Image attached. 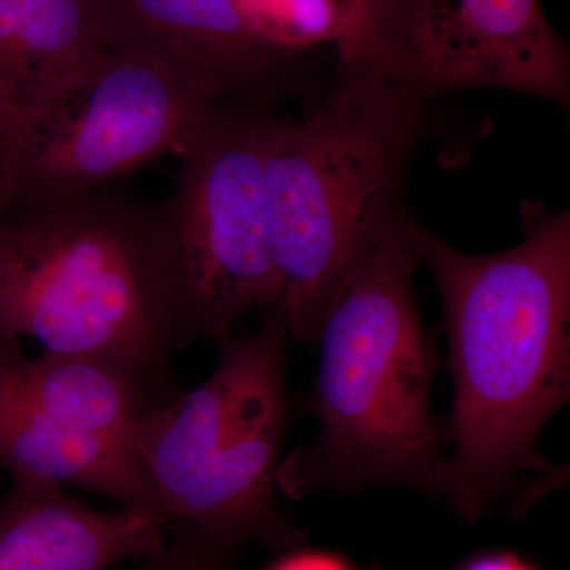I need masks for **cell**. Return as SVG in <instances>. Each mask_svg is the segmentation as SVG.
Masks as SVG:
<instances>
[{
    "instance_id": "cell-1",
    "label": "cell",
    "mask_w": 570,
    "mask_h": 570,
    "mask_svg": "<svg viewBox=\"0 0 570 570\" xmlns=\"http://www.w3.org/2000/svg\"><path fill=\"white\" fill-rule=\"evenodd\" d=\"M436 281L453 374L448 494L478 521L527 471L570 396V212L535 216L504 253H461L409 220Z\"/></svg>"
},
{
    "instance_id": "cell-2",
    "label": "cell",
    "mask_w": 570,
    "mask_h": 570,
    "mask_svg": "<svg viewBox=\"0 0 570 570\" xmlns=\"http://www.w3.org/2000/svg\"><path fill=\"white\" fill-rule=\"evenodd\" d=\"M0 335L159 366L187 337L164 205L104 187L14 200L0 224Z\"/></svg>"
},
{
    "instance_id": "cell-3",
    "label": "cell",
    "mask_w": 570,
    "mask_h": 570,
    "mask_svg": "<svg viewBox=\"0 0 570 570\" xmlns=\"http://www.w3.org/2000/svg\"><path fill=\"white\" fill-rule=\"evenodd\" d=\"M409 220L382 236L322 321L313 397L321 434L279 466L277 485L291 493L395 483L445 494L444 436L431 406L436 354L415 303Z\"/></svg>"
},
{
    "instance_id": "cell-4",
    "label": "cell",
    "mask_w": 570,
    "mask_h": 570,
    "mask_svg": "<svg viewBox=\"0 0 570 570\" xmlns=\"http://www.w3.org/2000/svg\"><path fill=\"white\" fill-rule=\"evenodd\" d=\"M420 105L362 63L299 121H276L265 157L269 254L288 336L316 343L330 306L400 208Z\"/></svg>"
},
{
    "instance_id": "cell-5",
    "label": "cell",
    "mask_w": 570,
    "mask_h": 570,
    "mask_svg": "<svg viewBox=\"0 0 570 570\" xmlns=\"http://www.w3.org/2000/svg\"><path fill=\"white\" fill-rule=\"evenodd\" d=\"M287 337L277 311H266L254 335L220 346L204 384L154 406L130 433L156 509L220 549L255 542L284 550L302 540L276 499Z\"/></svg>"
},
{
    "instance_id": "cell-6",
    "label": "cell",
    "mask_w": 570,
    "mask_h": 570,
    "mask_svg": "<svg viewBox=\"0 0 570 570\" xmlns=\"http://www.w3.org/2000/svg\"><path fill=\"white\" fill-rule=\"evenodd\" d=\"M219 99L163 56L118 41L29 112L9 165L17 200L102 189L165 154L179 157Z\"/></svg>"
},
{
    "instance_id": "cell-7",
    "label": "cell",
    "mask_w": 570,
    "mask_h": 570,
    "mask_svg": "<svg viewBox=\"0 0 570 570\" xmlns=\"http://www.w3.org/2000/svg\"><path fill=\"white\" fill-rule=\"evenodd\" d=\"M276 121L219 105L179 156L181 170L164 213L187 337L223 346L245 314L279 303L265 198V157Z\"/></svg>"
},
{
    "instance_id": "cell-8",
    "label": "cell",
    "mask_w": 570,
    "mask_h": 570,
    "mask_svg": "<svg viewBox=\"0 0 570 570\" xmlns=\"http://www.w3.org/2000/svg\"><path fill=\"white\" fill-rule=\"evenodd\" d=\"M419 100L504 89L569 107L568 45L540 0H381L354 52Z\"/></svg>"
},
{
    "instance_id": "cell-9",
    "label": "cell",
    "mask_w": 570,
    "mask_h": 570,
    "mask_svg": "<svg viewBox=\"0 0 570 570\" xmlns=\"http://www.w3.org/2000/svg\"><path fill=\"white\" fill-rule=\"evenodd\" d=\"M168 524L156 509L104 512L62 487L11 480L0 499V570H107L145 561L167 543Z\"/></svg>"
},
{
    "instance_id": "cell-10",
    "label": "cell",
    "mask_w": 570,
    "mask_h": 570,
    "mask_svg": "<svg viewBox=\"0 0 570 570\" xmlns=\"http://www.w3.org/2000/svg\"><path fill=\"white\" fill-rule=\"evenodd\" d=\"M122 40L163 56L217 96L261 92L295 55L273 47L238 0H102Z\"/></svg>"
},
{
    "instance_id": "cell-11",
    "label": "cell",
    "mask_w": 570,
    "mask_h": 570,
    "mask_svg": "<svg viewBox=\"0 0 570 570\" xmlns=\"http://www.w3.org/2000/svg\"><path fill=\"white\" fill-rule=\"evenodd\" d=\"M146 373L105 356L43 352L28 358L20 341L0 335V389L82 433L129 442L138 420L154 407Z\"/></svg>"
},
{
    "instance_id": "cell-12",
    "label": "cell",
    "mask_w": 570,
    "mask_h": 570,
    "mask_svg": "<svg viewBox=\"0 0 570 570\" xmlns=\"http://www.w3.org/2000/svg\"><path fill=\"white\" fill-rule=\"evenodd\" d=\"M0 469L11 480L78 487L121 505L156 509L151 487L129 442L62 425L2 389Z\"/></svg>"
},
{
    "instance_id": "cell-13",
    "label": "cell",
    "mask_w": 570,
    "mask_h": 570,
    "mask_svg": "<svg viewBox=\"0 0 570 570\" xmlns=\"http://www.w3.org/2000/svg\"><path fill=\"white\" fill-rule=\"evenodd\" d=\"M121 40L102 0H0V89L29 115Z\"/></svg>"
},
{
    "instance_id": "cell-14",
    "label": "cell",
    "mask_w": 570,
    "mask_h": 570,
    "mask_svg": "<svg viewBox=\"0 0 570 570\" xmlns=\"http://www.w3.org/2000/svg\"><path fill=\"white\" fill-rule=\"evenodd\" d=\"M220 547L183 528L181 534L145 560L141 570H225Z\"/></svg>"
},
{
    "instance_id": "cell-15",
    "label": "cell",
    "mask_w": 570,
    "mask_h": 570,
    "mask_svg": "<svg viewBox=\"0 0 570 570\" xmlns=\"http://www.w3.org/2000/svg\"><path fill=\"white\" fill-rule=\"evenodd\" d=\"M28 129V115L0 89V165H10L20 151Z\"/></svg>"
},
{
    "instance_id": "cell-16",
    "label": "cell",
    "mask_w": 570,
    "mask_h": 570,
    "mask_svg": "<svg viewBox=\"0 0 570 570\" xmlns=\"http://www.w3.org/2000/svg\"><path fill=\"white\" fill-rule=\"evenodd\" d=\"M379 2L381 0H337L347 22L346 41L337 50L340 61L347 59L354 52L356 43L365 32L367 21L373 17L374 10L377 9Z\"/></svg>"
},
{
    "instance_id": "cell-17",
    "label": "cell",
    "mask_w": 570,
    "mask_h": 570,
    "mask_svg": "<svg viewBox=\"0 0 570 570\" xmlns=\"http://www.w3.org/2000/svg\"><path fill=\"white\" fill-rule=\"evenodd\" d=\"M269 570H348L343 561L325 553H295L277 561Z\"/></svg>"
},
{
    "instance_id": "cell-18",
    "label": "cell",
    "mask_w": 570,
    "mask_h": 570,
    "mask_svg": "<svg viewBox=\"0 0 570 570\" xmlns=\"http://www.w3.org/2000/svg\"><path fill=\"white\" fill-rule=\"evenodd\" d=\"M463 570H532L530 566L524 564L513 554H489V557L479 558V560L469 562Z\"/></svg>"
},
{
    "instance_id": "cell-19",
    "label": "cell",
    "mask_w": 570,
    "mask_h": 570,
    "mask_svg": "<svg viewBox=\"0 0 570 570\" xmlns=\"http://www.w3.org/2000/svg\"><path fill=\"white\" fill-rule=\"evenodd\" d=\"M17 200V186L6 171H0V224L6 219L11 205Z\"/></svg>"
},
{
    "instance_id": "cell-20",
    "label": "cell",
    "mask_w": 570,
    "mask_h": 570,
    "mask_svg": "<svg viewBox=\"0 0 570 570\" xmlns=\"http://www.w3.org/2000/svg\"><path fill=\"white\" fill-rule=\"evenodd\" d=\"M7 165H0V171L6 170Z\"/></svg>"
}]
</instances>
